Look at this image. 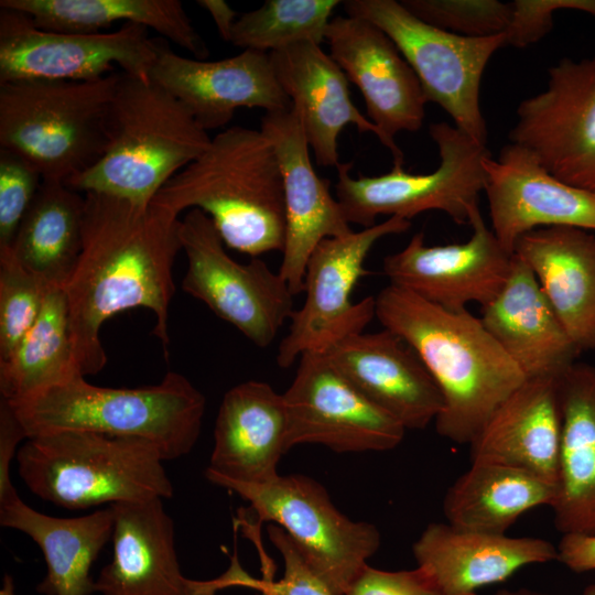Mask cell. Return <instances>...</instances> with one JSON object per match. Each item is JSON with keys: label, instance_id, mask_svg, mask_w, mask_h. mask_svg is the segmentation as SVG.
<instances>
[{"label": "cell", "instance_id": "obj_1", "mask_svg": "<svg viewBox=\"0 0 595 595\" xmlns=\"http://www.w3.org/2000/svg\"><path fill=\"white\" fill-rule=\"evenodd\" d=\"M85 201L80 255L63 285L80 372L86 377L105 367L101 326L134 307L153 313V334L167 357L173 266L182 250L178 215L97 193H86Z\"/></svg>", "mask_w": 595, "mask_h": 595}, {"label": "cell", "instance_id": "obj_2", "mask_svg": "<svg viewBox=\"0 0 595 595\" xmlns=\"http://www.w3.org/2000/svg\"><path fill=\"white\" fill-rule=\"evenodd\" d=\"M375 302L382 327L418 354L441 391L436 433L469 445L526 376L467 310H445L392 284Z\"/></svg>", "mask_w": 595, "mask_h": 595}, {"label": "cell", "instance_id": "obj_3", "mask_svg": "<svg viewBox=\"0 0 595 595\" xmlns=\"http://www.w3.org/2000/svg\"><path fill=\"white\" fill-rule=\"evenodd\" d=\"M152 204L176 215L201 209L224 244L241 253L256 258L284 249L281 167L272 142L260 129L234 126L218 132Z\"/></svg>", "mask_w": 595, "mask_h": 595}, {"label": "cell", "instance_id": "obj_4", "mask_svg": "<svg viewBox=\"0 0 595 595\" xmlns=\"http://www.w3.org/2000/svg\"><path fill=\"white\" fill-rule=\"evenodd\" d=\"M210 140L173 95L151 79L121 72L108 112L104 154L65 183L83 194H104L147 206Z\"/></svg>", "mask_w": 595, "mask_h": 595}, {"label": "cell", "instance_id": "obj_5", "mask_svg": "<svg viewBox=\"0 0 595 595\" xmlns=\"http://www.w3.org/2000/svg\"><path fill=\"white\" fill-rule=\"evenodd\" d=\"M10 404L28 439L64 430L139 437L171 461L187 455L197 443L206 399L175 371L156 385L138 388L99 387L78 374Z\"/></svg>", "mask_w": 595, "mask_h": 595}, {"label": "cell", "instance_id": "obj_6", "mask_svg": "<svg viewBox=\"0 0 595 595\" xmlns=\"http://www.w3.org/2000/svg\"><path fill=\"white\" fill-rule=\"evenodd\" d=\"M15 458L32 494L71 510L174 491L161 452L144 439L64 430L29 437Z\"/></svg>", "mask_w": 595, "mask_h": 595}, {"label": "cell", "instance_id": "obj_7", "mask_svg": "<svg viewBox=\"0 0 595 595\" xmlns=\"http://www.w3.org/2000/svg\"><path fill=\"white\" fill-rule=\"evenodd\" d=\"M119 75L0 84V148L28 160L43 180L66 182L88 170L106 149Z\"/></svg>", "mask_w": 595, "mask_h": 595}, {"label": "cell", "instance_id": "obj_8", "mask_svg": "<svg viewBox=\"0 0 595 595\" xmlns=\"http://www.w3.org/2000/svg\"><path fill=\"white\" fill-rule=\"evenodd\" d=\"M429 133L437 147L440 164L433 172L409 173L403 166L377 176L353 177V163H339L335 195L349 224L376 225L380 215L410 220L428 210L447 214L456 224L470 223L485 188L486 145L446 122L433 123Z\"/></svg>", "mask_w": 595, "mask_h": 595}, {"label": "cell", "instance_id": "obj_9", "mask_svg": "<svg viewBox=\"0 0 595 595\" xmlns=\"http://www.w3.org/2000/svg\"><path fill=\"white\" fill-rule=\"evenodd\" d=\"M347 15L380 28L414 71L428 102L439 105L455 127L487 144L479 89L491 56L507 45L506 34L473 37L433 26L396 0L345 1Z\"/></svg>", "mask_w": 595, "mask_h": 595}, {"label": "cell", "instance_id": "obj_10", "mask_svg": "<svg viewBox=\"0 0 595 595\" xmlns=\"http://www.w3.org/2000/svg\"><path fill=\"white\" fill-rule=\"evenodd\" d=\"M209 482L247 500L259 521L281 527L334 595H346L380 547L376 526L346 517L325 487L309 476L279 475L261 484Z\"/></svg>", "mask_w": 595, "mask_h": 595}, {"label": "cell", "instance_id": "obj_11", "mask_svg": "<svg viewBox=\"0 0 595 595\" xmlns=\"http://www.w3.org/2000/svg\"><path fill=\"white\" fill-rule=\"evenodd\" d=\"M180 239L187 260L182 289L256 346H269L294 312V295L280 273L258 258L232 259L201 209L180 220Z\"/></svg>", "mask_w": 595, "mask_h": 595}, {"label": "cell", "instance_id": "obj_12", "mask_svg": "<svg viewBox=\"0 0 595 595\" xmlns=\"http://www.w3.org/2000/svg\"><path fill=\"white\" fill-rule=\"evenodd\" d=\"M410 227L411 220L388 217L359 231L325 238L314 248L304 273V303L293 312L289 333L278 347L279 367L289 368L306 351H323L350 334L365 332L376 317L375 296L351 301L354 288L366 273L365 260L379 239Z\"/></svg>", "mask_w": 595, "mask_h": 595}, {"label": "cell", "instance_id": "obj_13", "mask_svg": "<svg viewBox=\"0 0 595 595\" xmlns=\"http://www.w3.org/2000/svg\"><path fill=\"white\" fill-rule=\"evenodd\" d=\"M148 30L122 24L110 32L50 31L20 11L0 8V84L96 80L115 66L129 76L150 79L158 40L150 37Z\"/></svg>", "mask_w": 595, "mask_h": 595}, {"label": "cell", "instance_id": "obj_14", "mask_svg": "<svg viewBox=\"0 0 595 595\" xmlns=\"http://www.w3.org/2000/svg\"><path fill=\"white\" fill-rule=\"evenodd\" d=\"M509 139L558 180L595 193V56L550 67L547 88L518 106Z\"/></svg>", "mask_w": 595, "mask_h": 595}, {"label": "cell", "instance_id": "obj_15", "mask_svg": "<svg viewBox=\"0 0 595 595\" xmlns=\"http://www.w3.org/2000/svg\"><path fill=\"white\" fill-rule=\"evenodd\" d=\"M288 452L320 444L337 453L385 452L403 440L405 428L360 393L322 351H306L288 390Z\"/></svg>", "mask_w": 595, "mask_h": 595}, {"label": "cell", "instance_id": "obj_16", "mask_svg": "<svg viewBox=\"0 0 595 595\" xmlns=\"http://www.w3.org/2000/svg\"><path fill=\"white\" fill-rule=\"evenodd\" d=\"M112 558L95 580L101 595H216L230 586L256 585L234 559L219 577L196 581L183 575L175 549L174 522L163 499L111 505Z\"/></svg>", "mask_w": 595, "mask_h": 595}, {"label": "cell", "instance_id": "obj_17", "mask_svg": "<svg viewBox=\"0 0 595 595\" xmlns=\"http://www.w3.org/2000/svg\"><path fill=\"white\" fill-rule=\"evenodd\" d=\"M325 42L332 58L360 90L368 119L390 150L393 165L403 166V153L394 137L421 129L428 102L414 71L392 40L361 18L332 19Z\"/></svg>", "mask_w": 595, "mask_h": 595}, {"label": "cell", "instance_id": "obj_18", "mask_svg": "<svg viewBox=\"0 0 595 595\" xmlns=\"http://www.w3.org/2000/svg\"><path fill=\"white\" fill-rule=\"evenodd\" d=\"M469 225L472 236L464 242L426 246L424 234H414L403 249L385 257L389 284L453 312L490 302L509 277L513 253L504 249L480 210Z\"/></svg>", "mask_w": 595, "mask_h": 595}, {"label": "cell", "instance_id": "obj_19", "mask_svg": "<svg viewBox=\"0 0 595 595\" xmlns=\"http://www.w3.org/2000/svg\"><path fill=\"white\" fill-rule=\"evenodd\" d=\"M149 78L181 101L206 131L226 126L241 107L266 112L292 107L264 52L244 50L205 61L178 55L161 39Z\"/></svg>", "mask_w": 595, "mask_h": 595}, {"label": "cell", "instance_id": "obj_20", "mask_svg": "<svg viewBox=\"0 0 595 595\" xmlns=\"http://www.w3.org/2000/svg\"><path fill=\"white\" fill-rule=\"evenodd\" d=\"M260 130L270 139L281 167L285 207V242L280 275L295 296L303 292L307 260L325 238L353 232L329 191L317 175L301 117L293 108L266 112Z\"/></svg>", "mask_w": 595, "mask_h": 595}, {"label": "cell", "instance_id": "obj_21", "mask_svg": "<svg viewBox=\"0 0 595 595\" xmlns=\"http://www.w3.org/2000/svg\"><path fill=\"white\" fill-rule=\"evenodd\" d=\"M491 230L509 253L518 239L539 228L595 231V193L563 183L527 149L510 143L484 160Z\"/></svg>", "mask_w": 595, "mask_h": 595}, {"label": "cell", "instance_id": "obj_22", "mask_svg": "<svg viewBox=\"0 0 595 595\" xmlns=\"http://www.w3.org/2000/svg\"><path fill=\"white\" fill-rule=\"evenodd\" d=\"M322 353L405 430L425 429L443 408L441 391L418 354L387 328L350 334Z\"/></svg>", "mask_w": 595, "mask_h": 595}, {"label": "cell", "instance_id": "obj_23", "mask_svg": "<svg viewBox=\"0 0 595 595\" xmlns=\"http://www.w3.org/2000/svg\"><path fill=\"white\" fill-rule=\"evenodd\" d=\"M283 394L269 383L249 380L223 397L205 477L247 484L269 482L288 453Z\"/></svg>", "mask_w": 595, "mask_h": 595}, {"label": "cell", "instance_id": "obj_24", "mask_svg": "<svg viewBox=\"0 0 595 595\" xmlns=\"http://www.w3.org/2000/svg\"><path fill=\"white\" fill-rule=\"evenodd\" d=\"M479 317L526 379L560 378L580 355L533 272L515 253L506 283Z\"/></svg>", "mask_w": 595, "mask_h": 595}, {"label": "cell", "instance_id": "obj_25", "mask_svg": "<svg viewBox=\"0 0 595 595\" xmlns=\"http://www.w3.org/2000/svg\"><path fill=\"white\" fill-rule=\"evenodd\" d=\"M412 552L443 595H477L524 566L558 560V548L548 540L461 530L447 522L428 524Z\"/></svg>", "mask_w": 595, "mask_h": 595}, {"label": "cell", "instance_id": "obj_26", "mask_svg": "<svg viewBox=\"0 0 595 595\" xmlns=\"http://www.w3.org/2000/svg\"><path fill=\"white\" fill-rule=\"evenodd\" d=\"M561 437L559 378L526 379L472 441L470 461L521 468L558 486Z\"/></svg>", "mask_w": 595, "mask_h": 595}, {"label": "cell", "instance_id": "obj_27", "mask_svg": "<svg viewBox=\"0 0 595 595\" xmlns=\"http://www.w3.org/2000/svg\"><path fill=\"white\" fill-rule=\"evenodd\" d=\"M269 55L317 164L338 166V137L348 125L380 140L378 128L353 102L345 73L321 45L299 43Z\"/></svg>", "mask_w": 595, "mask_h": 595}, {"label": "cell", "instance_id": "obj_28", "mask_svg": "<svg viewBox=\"0 0 595 595\" xmlns=\"http://www.w3.org/2000/svg\"><path fill=\"white\" fill-rule=\"evenodd\" d=\"M513 253L533 272L580 354L595 350V234L539 228L521 236Z\"/></svg>", "mask_w": 595, "mask_h": 595}, {"label": "cell", "instance_id": "obj_29", "mask_svg": "<svg viewBox=\"0 0 595 595\" xmlns=\"http://www.w3.org/2000/svg\"><path fill=\"white\" fill-rule=\"evenodd\" d=\"M111 506L85 516L60 518L36 511L18 496L0 505V524L29 536L41 549L46 575L36 586L42 595H91L90 569L111 540Z\"/></svg>", "mask_w": 595, "mask_h": 595}, {"label": "cell", "instance_id": "obj_30", "mask_svg": "<svg viewBox=\"0 0 595 595\" xmlns=\"http://www.w3.org/2000/svg\"><path fill=\"white\" fill-rule=\"evenodd\" d=\"M559 385L562 437L553 521L562 534H595V366L575 361Z\"/></svg>", "mask_w": 595, "mask_h": 595}, {"label": "cell", "instance_id": "obj_31", "mask_svg": "<svg viewBox=\"0 0 595 595\" xmlns=\"http://www.w3.org/2000/svg\"><path fill=\"white\" fill-rule=\"evenodd\" d=\"M558 486L528 470L491 462H473L447 489V523L467 531L506 534L524 512L551 507Z\"/></svg>", "mask_w": 595, "mask_h": 595}, {"label": "cell", "instance_id": "obj_32", "mask_svg": "<svg viewBox=\"0 0 595 595\" xmlns=\"http://www.w3.org/2000/svg\"><path fill=\"white\" fill-rule=\"evenodd\" d=\"M0 8L26 14L44 30L96 33L115 22L152 29L204 60L209 50L177 0H1Z\"/></svg>", "mask_w": 595, "mask_h": 595}, {"label": "cell", "instance_id": "obj_33", "mask_svg": "<svg viewBox=\"0 0 595 595\" xmlns=\"http://www.w3.org/2000/svg\"><path fill=\"white\" fill-rule=\"evenodd\" d=\"M85 194L63 181L43 180L10 248L19 262L50 285L62 286L80 255Z\"/></svg>", "mask_w": 595, "mask_h": 595}, {"label": "cell", "instance_id": "obj_34", "mask_svg": "<svg viewBox=\"0 0 595 595\" xmlns=\"http://www.w3.org/2000/svg\"><path fill=\"white\" fill-rule=\"evenodd\" d=\"M78 374L65 294L62 286L51 285L34 325L0 359V394L19 401Z\"/></svg>", "mask_w": 595, "mask_h": 595}, {"label": "cell", "instance_id": "obj_35", "mask_svg": "<svg viewBox=\"0 0 595 595\" xmlns=\"http://www.w3.org/2000/svg\"><path fill=\"white\" fill-rule=\"evenodd\" d=\"M338 0H267L238 17L230 43L272 53L299 43L325 42Z\"/></svg>", "mask_w": 595, "mask_h": 595}, {"label": "cell", "instance_id": "obj_36", "mask_svg": "<svg viewBox=\"0 0 595 595\" xmlns=\"http://www.w3.org/2000/svg\"><path fill=\"white\" fill-rule=\"evenodd\" d=\"M50 286L24 268L10 247H0V359L34 325Z\"/></svg>", "mask_w": 595, "mask_h": 595}, {"label": "cell", "instance_id": "obj_37", "mask_svg": "<svg viewBox=\"0 0 595 595\" xmlns=\"http://www.w3.org/2000/svg\"><path fill=\"white\" fill-rule=\"evenodd\" d=\"M420 20L442 30L473 37L507 32L512 19V2L497 0H402Z\"/></svg>", "mask_w": 595, "mask_h": 595}, {"label": "cell", "instance_id": "obj_38", "mask_svg": "<svg viewBox=\"0 0 595 595\" xmlns=\"http://www.w3.org/2000/svg\"><path fill=\"white\" fill-rule=\"evenodd\" d=\"M43 177L21 155L0 148V247H10Z\"/></svg>", "mask_w": 595, "mask_h": 595}, {"label": "cell", "instance_id": "obj_39", "mask_svg": "<svg viewBox=\"0 0 595 595\" xmlns=\"http://www.w3.org/2000/svg\"><path fill=\"white\" fill-rule=\"evenodd\" d=\"M267 531L283 559L284 572L278 582H259L258 589L263 595H334L281 527L270 523Z\"/></svg>", "mask_w": 595, "mask_h": 595}, {"label": "cell", "instance_id": "obj_40", "mask_svg": "<svg viewBox=\"0 0 595 595\" xmlns=\"http://www.w3.org/2000/svg\"><path fill=\"white\" fill-rule=\"evenodd\" d=\"M507 45L526 47L543 37L553 26L558 10H577L595 17V0H516Z\"/></svg>", "mask_w": 595, "mask_h": 595}, {"label": "cell", "instance_id": "obj_41", "mask_svg": "<svg viewBox=\"0 0 595 595\" xmlns=\"http://www.w3.org/2000/svg\"><path fill=\"white\" fill-rule=\"evenodd\" d=\"M346 595H443L433 575L423 566L386 571L365 565Z\"/></svg>", "mask_w": 595, "mask_h": 595}, {"label": "cell", "instance_id": "obj_42", "mask_svg": "<svg viewBox=\"0 0 595 595\" xmlns=\"http://www.w3.org/2000/svg\"><path fill=\"white\" fill-rule=\"evenodd\" d=\"M28 440L12 405L6 399L0 400V505L18 496L10 478V466L17 457L20 442Z\"/></svg>", "mask_w": 595, "mask_h": 595}, {"label": "cell", "instance_id": "obj_43", "mask_svg": "<svg viewBox=\"0 0 595 595\" xmlns=\"http://www.w3.org/2000/svg\"><path fill=\"white\" fill-rule=\"evenodd\" d=\"M558 560L574 573L595 571V534H562Z\"/></svg>", "mask_w": 595, "mask_h": 595}, {"label": "cell", "instance_id": "obj_44", "mask_svg": "<svg viewBox=\"0 0 595 595\" xmlns=\"http://www.w3.org/2000/svg\"><path fill=\"white\" fill-rule=\"evenodd\" d=\"M197 4L209 13L220 37L230 42L237 12L224 0H198Z\"/></svg>", "mask_w": 595, "mask_h": 595}, {"label": "cell", "instance_id": "obj_45", "mask_svg": "<svg viewBox=\"0 0 595 595\" xmlns=\"http://www.w3.org/2000/svg\"><path fill=\"white\" fill-rule=\"evenodd\" d=\"M494 595H553L531 588L520 587V588H502L496 592Z\"/></svg>", "mask_w": 595, "mask_h": 595}, {"label": "cell", "instance_id": "obj_46", "mask_svg": "<svg viewBox=\"0 0 595 595\" xmlns=\"http://www.w3.org/2000/svg\"><path fill=\"white\" fill-rule=\"evenodd\" d=\"M0 595H15L13 578L7 574L3 577V584L0 589Z\"/></svg>", "mask_w": 595, "mask_h": 595}, {"label": "cell", "instance_id": "obj_47", "mask_svg": "<svg viewBox=\"0 0 595 595\" xmlns=\"http://www.w3.org/2000/svg\"><path fill=\"white\" fill-rule=\"evenodd\" d=\"M582 595H595V583L587 585L583 589Z\"/></svg>", "mask_w": 595, "mask_h": 595}]
</instances>
